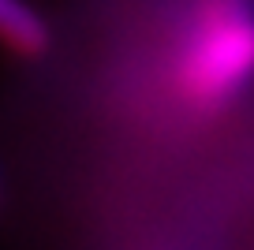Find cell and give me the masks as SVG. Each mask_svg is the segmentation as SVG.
<instances>
[{"label": "cell", "instance_id": "obj_1", "mask_svg": "<svg viewBox=\"0 0 254 250\" xmlns=\"http://www.w3.org/2000/svg\"><path fill=\"white\" fill-rule=\"evenodd\" d=\"M254 78V0H187L168 49V86L187 109L236 101Z\"/></svg>", "mask_w": 254, "mask_h": 250}, {"label": "cell", "instance_id": "obj_2", "mask_svg": "<svg viewBox=\"0 0 254 250\" xmlns=\"http://www.w3.org/2000/svg\"><path fill=\"white\" fill-rule=\"evenodd\" d=\"M0 30H4V41L11 53L26 56V60L49 49V23L26 0H0Z\"/></svg>", "mask_w": 254, "mask_h": 250}]
</instances>
